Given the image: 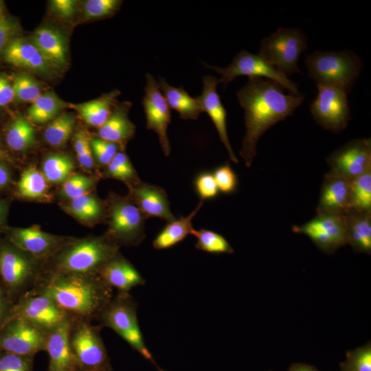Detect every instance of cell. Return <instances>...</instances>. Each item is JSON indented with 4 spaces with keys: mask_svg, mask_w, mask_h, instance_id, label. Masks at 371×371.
Returning a JSON list of instances; mask_svg holds the SVG:
<instances>
[{
    "mask_svg": "<svg viewBox=\"0 0 371 371\" xmlns=\"http://www.w3.org/2000/svg\"><path fill=\"white\" fill-rule=\"evenodd\" d=\"M283 91L272 80L252 77L237 92L239 104L245 111L246 128L239 154L247 167L253 163L258 142L263 133L291 115L303 103V95L285 94Z\"/></svg>",
    "mask_w": 371,
    "mask_h": 371,
    "instance_id": "6da1fadb",
    "label": "cell"
},
{
    "mask_svg": "<svg viewBox=\"0 0 371 371\" xmlns=\"http://www.w3.org/2000/svg\"><path fill=\"white\" fill-rule=\"evenodd\" d=\"M19 23L12 18L0 13V54L15 38L19 37Z\"/></svg>",
    "mask_w": 371,
    "mask_h": 371,
    "instance_id": "7dc6e473",
    "label": "cell"
},
{
    "mask_svg": "<svg viewBox=\"0 0 371 371\" xmlns=\"http://www.w3.org/2000/svg\"><path fill=\"white\" fill-rule=\"evenodd\" d=\"M106 172L108 177L124 181L129 186L140 181L129 158L122 151H118L106 166Z\"/></svg>",
    "mask_w": 371,
    "mask_h": 371,
    "instance_id": "f35d334b",
    "label": "cell"
},
{
    "mask_svg": "<svg viewBox=\"0 0 371 371\" xmlns=\"http://www.w3.org/2000/svg\"><path fill=\"white\" fill-rule=\"evenodd\" d=\"M98 275L110 287L120 292H128L144 285L145 280L136 268L118 252L100 269Z\"/></svg>",
    "mask_w": 371,
    "mask_h": 371,
    "instance_id": "7402d4cb",
    "label": "cell"
},
{
    "mask_svg": "<svg viewBox=\"0 0 371 371\" xmlns=\"http://www.w3.org/2000/svg\"><path fill=\"white\" fill-rule=\"evenodd\" d=\"M102 326L91 322L73 319L69 330V343L79 370L111 367L107 350L100 335Z\"/></svg>",
    "mask_w": 371,
    "mask_h": 371,
    "instance_id": "ba28073f",
    "label": "cell"
},
{
    "mask_svg": "<svg viewBox=\"0 0 371 371\" xmlns=\"http://www.w3.org/2000/svg\"><path fill=\"white\" fill-rule=\"evenodd\" d=\"M351 184L352 209L371 212V170L352 180Z\"/></svg>",
    "mask_w": 371,
    "mask_h": 371,
    "instance_id": "74e56055",
    "label": "cell"
},
{
    "mask_svg": "<svg viewBox=\"0 0 371 371\" xmlns=\"http://www.w3.org/2000/svg\"><path fill=\"white\" fill-rule=\"evenodd\" d=\"M202 81V93L196 98L203 112H205L214 123L219 139L227 150L229 159L237 164L238 159L232 148L227 131V111L216 91V87L219 84L218 79L215 76L208 75L203 76Z\"/></svg>",
    "mask_w": 371,
    "mask_h": 371,
    "instance_id": "d6986e66",
    "label": "cell"
},
{
    "mask_svg": "<svg viewBox=\"0 0 371 371\" xmlns=\"http://www.w3.org/2000/svg\"><path fill=\"white\" fill-rule=\"evenodd\" d=\"M31 291L50 297L71 317L89 322L97 319L113 297L98 274L45 270Z\"/></svg>",
    "mask_w": 371,
    "mask_h": 371,
    "instance_id": "7a4b0ae2",
    "label": "cell"
},
{
    "mask_svg": "<svg viewBox=\"0 0 371 371\" xmlns=\"http://www.w3.org/2000/svg\"><path fill=\"white\" fill-rule=\"evenodd\" d=\"M91 146L97 162L106 166L118 152V145L99 137L91 139Z\"/></svg>",
    "mask_w": 371,
    "mask_h": 371,
    "instance_id": "f6af8a7d",
    "label": "cell"
},
{
    "mask_svg": "<svg viewBox=\"0 0 371 371\" xmlns=\"http://www.w3.org/2000/svg\"><path fill=\"white\" fill-rule=\"evenodd\" d=\"M75 121L74 116L69 113L58 115L45 128V140L53 147L63 146L72 134Z\"/></svg>",
    "mask_w": 371,
    "mask_h": 371,
    "instance_id": "d6a6232c",
    "label": "cell"
},
{
    "mask_svg": "<svg viewBox=\"0 0 371 371\" xmlns=\"http://www.w3.org/2000/svg\"><path fill=\"white\" fill-rule=\"evenodd\" d=\"M19 196L27 199H38L47 195V183L43 174L35 167H28L21 174L17 183Z\"/></svg>",
    "mask_w": 371,
    "mask_h": 371,
    "instance_id": "1f68e13d",
    "label": "cell"
},
{
    "mask_svg": "<svg viewBox=\"0 0 371 371\" xmlns=\"http://www.w3.org/2000/svg\"><path fill=\"white\" fill-rule=\"evenodd\" d=\"M74 168V161L68 155L55 154L47 156L43 162V174L47 181L64 183Z\"/></svg>",
    "mask_w": 371,
    "mask_h": 371,
    "instance_id": "836d02e7",
    "label": "cell"
},
{
    "mask_svg": "<svg viewBox=\"0 0 371 371\" xmlns=\"http://www.w3.org/2000/svg\"><path fill=\"white\" fill-rule=\"evenodd\" d=\"M3 56L7 63L14 66L42 75L52 74V68L30 40L15 38L6 47Z\"/></svg>",
    "mask_w": 371,
    "mask_h": 371,
    "instance_id": "603a6c76",
    "label": "cell"
},
{
    "mask_svg": "<svg viewBox=\"0 0 371 371\" xmlns=\"http://www.w3.org/2000/svg\"><path fill=\"white\" fill-rule=\"evenodd\" d=\"M44 271L42 260L8 240L0 243V281L14 303L36 286Z\"/></svg>",
    "mask_w": 371,
    "mask_h": 371,
    "instance_id": "5b68a950",
    "label": "cell"
},
{
    "mask_svg": "<svg viewBox=\"0 0 371 371\" xmlns=\"http://www.w3.org/2000/svg\"><path fill=\"white\" fill-rule=\"evenodd\" d=\"M78 371H113L112 367L103 369L91 370H78Z\"/></svg>",
    "mask_w": 371,
    "mask_h": 371,
    "instance_id": "6f0895ef",
    "label": "cell"
},
{
    "mask_svg": "<svg viewBox=\"0 0 371 371\" xmlns=\"http://www.w3.org/2000/svg\"><path fill=\"white\" fill-rule=\"evenodd\" d=\"M350 180L328 172L320 190L317 214L345 215L352 209Z\"/></svg>",
    "mask_w": 371,
    "mask_h": 371,
    "instance_id": "e0dca14e",
    "label": "cell"
},
{
    "mask_svg": "<svg viewBox=\"0 0 371 371\" xmlns=\"http://www.w3.org/2000/svg\"><path fill=\"white\" fill-rule=\"evenodd\" d=\"M129 188L131 199L147 218L153 216L168 223L176 218L170 210L167 194L162 188L141 181Z\"/></svg>",
    "mask_w": 371,
    "mask_h": 371,
    "instance_id": "ffe728a7",
    "label": "cell"
},
{
    "mask_svg": "<svg viewBox=\"0 0 371 371\" xmlns=\"http://www.w3.org/2000/svg\"><path fill=\"white\" fill-rule=\"evenodd\" d=\"M347 244L356 252H371V212L350 210L345 214Z\"/></svg>",
    "mask_w": 371,
    "mask_h": 371,
    "instance_id": "484cf974",
    "label": "cell"
},
{
    "mask_svg": "<svg viewBox=\"0 0 371 371\" xmlns=\"http://www.w3.org/2000/svg\"><path fill=\"white\" fill-rule=\"evenodd\" d=\"M67 211L76 217L84 221H94L103 214L102 205L95 196L85 194L71 200L66 206Z\"/></svg>",
    "mask_w": 371,
    "mask_h": 371,
    "instance_id": "8d00e7d4",
    "label": "cell"
},
{
    "mask_svg": "<svg viewBox=\"0 0 371 371\" xmlns=\"http://www.w3.org/2000/svg\"><path fill=\"white\" fill-rule=\"evenodd\" d=\"M12 80L14 100L19 102L32 103L42 94L40 82L26 73L15 74Z\"/></svg>",
    "mask_w": 371,
    "mask_h": 371,
    "instance_id": "d590c367",
    "label": "cell"
},
{
    "mask_svg": "<svg viewBox=\"0 0 371 371\" xmlns=\"http://www.w3.org/2000/svg\"><path fill=\"white\" fill-rule=\"evenodd\" d=\"M47 335L32 324L14 317L0 330V350L34 357L37 352L45 351Z\"/></svg>",
    "mask_w": 371,
    "mask_h": 371,
    "instance_id": "4fadbf2b",
    "label": "cell"
},
{
    "mask_svg": "<svg viewBox=\"0 0 371 371\" xmlns=\"http://www.w3.org/2000/svg\"><path fill=\"white\" fill-rule=\"evenodd\" d=\"M71 318L48 333L45 351L49 355L47 371H78L69 343Z\"/></svg>",
    "mask_w": 371,
    "mask_h": 371,
    "instance_id": "44dd1931",
    "label": "cell"
},
{
    "mask_svg": "<svg viewBox=\"0 0 371 371\" xmlns=\"http://www.w3.org/2000/svg\"><path fill=\"white\" fill-rule=\"evenodd\" d=\"M0 161L6 163H14V159L8 150L3 146L0 139Z\"/></svg>",
    "mask_w": 371,
    "mask_h": 371,
    "instance_id": "db71d44e",
    "label": "cell"
},
{
    "mask_svg": "<svg viewBox=\"0 0 371 371\" xmlns=\"http://www.w3.org/2000/svg\"><path fill=\"white\" fill-rule=\"evenodd\" d=\"M5 140L10 150L17 153L27 151L36 142L35 128L28 119L17 114L5 128Z\"/></svg>",
    "mask_w": 371,
    "mask_h": 371,
    "instance_id": "f546056e",
    "label": "cell"
},
{
    "mask_svg": "<svg viewBox=\"0 0 371 371\" xmlns=\"http://www.w3.org/2000/svg\"><path fill=\"white\" fill-rule=\"evenodd\" d=\"M307 48L306 37L300 30L279 27L262 40L258 54L287 77L296 73L302 74L297 66L298 59Z\"/></svg>",
    "mask_w": 371,
    "mask_h": 371,
    "instance_id": "52a82bcc",
    "label": "cell"
},
{
    "mask_svg": "<svg viewBox=\"0 0 371 371\" xmlns=\"http://www.w3.org/2000/svg\"><path fill=\"white\" fill-rule=\"evenodd\" d=\"M6 213L7 206L3 202L0 201V224H1L4 221Z\"/></svg>",
    "mask_w": 371,
    "mask_h": 371,
    "instance_id": "9f6ffc18",
    "label": "cell"
},
{
    "mask_svg": "<svg viewBox=\"0 0 371 371\" xmlns=\"http://www.w3.org/2000/svg\"><path fill=\"white\" fill-rule=\"evenodd\" d=\"M107 237H91L67 242L54 256L45 271L77 274H98L119 251Z\"/></svg>",
    "mask_w": 371,
    "mask_h": 371,
    "instance_id": "3957f363",
    "label": "cell"
},
{
    "mask_svg": "<svg viewBox=\"0 0 371 371\" xmlns=\"http://www.w3.org/2000/svg\"><path fill=\"white\" fill-rule=\"evenodd\" d=\"M326 161L330 172L352 181L371 170V140L350 141L332 153Z\"/></svg>",
    "mask_w": 371,
    "mask_h": 371,
    "instance_id": "9a60e30c",
    "label": "cell"
},
{
    "mask_svg": "<svg viewBox=\"0 0 371 371\" xmlns=\"http://www.w3.org/2000/svg\"><path fill=\"white\" fill-rule=\"evenodd\" d=\"M3 10V2L0 1V13H2Z\"/></svg>",
    "mask_w": 371,
    "mask_h": 371,
    "instance_id": "680465c9",
    "label": "cell"
},
{
    "mask_svg": "<svg viewBox=\"0 0 371 371\" xmlns=\"http://www.w3.org/2000/svg\"><path fill=\"white\" fill-rule=\"evenodd\" d=\"M156 368L158 370V371H166V370L161 369V368H159L157 365L156 366Z\"/></svg>",
    "mask_w": 371,
    "mask_h": 371,
    "instance_id": "91938a15",
    "label": "cell"
},
{
    "mask_svg": "<svg viewBox=\"0 0 371 371\" xmlns=\"http://www.w3.org/2000/svg\"><path fill=\"white\" fill-rule=\"evenodd\" d=\"M97 320L102 327L113 330L144 359L157 366L140 330L137 317V304L128 292L117 291Z\"/></svg>",
    "mask_w": 371,
    "mask_h": 371,
    "instance_id": "8992f818",
    "label": "cell"
},
{
    "mask_svg": "<svg viewBox=\"0 0 371 371\" xmlns=\"http://www.w3.org/2000/svg\"><path fill=\"white\" fill-rule=\"evenodd\" d=\"M119 94V91L114 90L95 100L69 105L78 112L87 124L99 128L109 117Z\"/></svg>",
    "mask_w": 371,
    "mask_h": 371,
    "instance_id": "83f0119b",
    "label": "cell"
},
{
    "mask_svg": "<svg viewBox=\"0 0 371 371\" xmlns=\"http://www.w3.org/2000/svg\"><path fill=\"white\" fill-rule=\"evenodd\" d=\"M14 100L12 84L0 74V106H5Z\"/></svg>",
    "mask_w": 371,
    "mask_h": 371,
    "instance_id": "816d5d0a",
    "label": "cell"
},
{
    "mask_svg": "<svg viewBox=\"0 0 371 371\" xmlns=\"http://www.w3.org/2000/svg\"><path fill=\"white\" fill-rule=\"evenodd\" d=\"M157 83L169 107L177 111L181 119L196 120L203 113L197 98L191 97L182 87H175L164 78H159Z\"/></svg>",
    "mask_w": 371,
    "mask_h": 371,
    "instance_id": "4316f807",
    "label": "cell"
},
{
    "mask_svg": "<svg viewBox=\"0 0 371 371\" xmlns=\"http://www.w3.org/2000/svg\"><path fill=\"white\" fill-rule=\"evenodd\" d=\"M146 219L131 198L116 197L112 199L110 205L106 237L118 247L119 245H137L145 238Z\"/></svg>",
    "mask_w": 371,
    "mask_h": 371,
    "instance_id": "9c48e42d",
    "label": "cell"
},
{
    "mask_svg": "<svg viewBox=\"0 0 371 371\" xmlns=\"http://www.w3.org/2000/svg\"><path fill=\"white\" fill-rule=\"evenodd\" d=\"M14 304L0 281V330L12 319Z\"/></svg>",
    "mask_w": 371,
    "mask_h": 371,
    "instance_id": "f907efd6",
    "label": "cell"
},
{
    "mask_svg": "<svg viewBox=\"0 0 371 371\" xmlns=\"http://www.w3.org/2000/svg\"><path fill=\"white\" fill-rule=\"evenodd\" d=\"M146 77L145 94L142 100L146 115V126L147 129L156 133L164 154L169 156L171 148L167 130L171 121L170 108L155 77L150 74H146Z\"/></svg>",
    "mask_w": 371,
    "mask_h": 371,
    "instance_id": "2e32d148",
    "label": "cell"
},
{
    "mask_svg": "<svg viewBox=\"0 0 371 371\" xmlns=\"http://www.w3.org/2000/svg\"><path fill=\"white\" fill-rule=\"evenodd\" d=\"M66 106L68 104L54 93L45 92L42 93L28 108L27 111L28 120L38 124L52 121Z\"/></svg>",
    "mask_w": 371,
    "mask_h": 371,
    "instance_id": "4dcf8cb0",
    "label": "cell"
},
{
    "mask_svg": "<svg viewBox=\"0 0 371 371\" xmlns=\"http://www.w3.org/2000/svg\"><path fill=\"white\" fill-rule=\"evenodd\" d=\"M289 371H316L313 367L305 364H294L293 365Z\"/></svg>",
    "mask_w": 371,
    "mask_h": 371,
    "instance_id": "11a10c76",
    "label": "cell"
},
{
    "mask_svg": "<svg viewBox=\"0 0 371 371\" xmlns=\"http://www.w3.org/2000/svg\"><path fill=\"white\" fill-rule=\"evenodd\" d=\"M308 76L317 86L334 87L348 93L363 67L360 58L349 49L315 51L306 55Z\"/></svg>",
    "mask_w": 371,
    "mask_h": 371,
    "instance_id": "277c9868",
    "label": "cell"
},
{
    "mask_svg": "<svg viewBox=\"0 0 371 371\" xmlns=\"http://www.w3.org/2000/svg\"><path fill=\"white\" fill-rule=\"evenodd\" d=\"M122 1L88 0L83 6L84 17L87 19H98L113 15L120 8Z\"/></svg>",
    "mask_w": 371,
    "mask_h": 371,
    "instance_id": "60d3db41",
    "label": "cell"
},
{
    "mask_svg": "<svg viewBox=\"0 0 371 371\" xmlns=\"http://www.w3.org/2000/svg\"><path fill=\"white\" fill-rule=\"evenodd\" d=\"M130 107L128 102L115 106L106 122L98 128V137L118 146H124L130 140L135 131V126L128 117Z\"/></svg>",
    "mask_w": 371,
    "mask_h": 371,
    "instance_id": "d4e9b609",
    "label": "cell"
},
{
    "mask_svg": "<svg viewBox=\"0 0 371 371\" xmlns=\"http://www.w3.org/2000/svg\"><path fill=\"white\" fill-rule=\"evenodd\" d=\"M8 240L42 260L52 258L67 243L63 238L31 227L11 229Z\"/></svg>",
    "mask_w": 371,
    "mask_h": 371,
    "instance_id": "ac0fdd59",
    "label": "cell"
},
{
    "mask_svg": "<svg viewBox=\"0 0 371 371\" xmlns=\"http://www.w3.org/2000/svg\"><path fill=\"white\" fill-rule=\"evenodd\" d=\"M52 11L62 19L72 18L77 10V1L74 0H53L50 1Z\"/></svg>",
    "mask_w": 371,
    "mask_h": 371,
    "instance_id": "681fc988",
    "label": "cell"
},
{
    "mask_svg": "<svg viewBox=\"0 0 371 371\" xmlns=\"http://www.w3.org/2000/svg\"><path fill=\"white\" fill-rule=\"evenodd\" d=\"M191 234L197 239L195 244L197 249L213 254H232L234 252L227 240L216 232L205 229L196 230L194 228Z\"/></svg>",
    "mask_w": 371,
    "mask_h": 371,
    "instance_id": "e575fe53",
    "label": "cell"
},
{
    "mask_svg": "<svg viewBox=\"0 0 371 371\" xmlns=\"http://www.w3.org/2000/svg\"><path fill=\"white\" fill-rule=\"evenodd\" d=\"M317 87V97L310 106L314 120L326 130L341 131L350 117L347 93L334 87Z\"/></svg>",
    "mask_w": 371,
    "mask_h": 371,
    "instance_id": "7c38bea8",
    "label": "cell"
},
{
    "mask_svg": "<svg viewBox=\"0 0 371 371\" xmlns=\"http://www.w3.org/2000/svg\"><path fill=\"white\" fill-rule=\"evenodd\" d=\"M295 233L307 236L322 251L334 253L347 244V229L345 215L317 214L301 225H294Z\"/></svg>",
    "mask_w": 371,
    "mask_h": 371,
    "instance_id": "5bb4252c",
    "label": "cell"
},
{
    "mask_svg": "<svg viewBox=\"0 0 371 371\" xmlns=\"http://www.w3.org/2000/svg\"><path fill=\"white\" fill-rule=\"evenodd\" d=\"M11 174L6 162L0 161V190L8 186Z\"/></svg>",
    "mask_w": 371,
    "mask_h": 371,
    "instance_id": "f5cc1de1",
    "label": "cell"
},
{
    "mask_svg": "<svg viewBox=\"0 0 371 371\" xmlns=\"http://www.w3.org/2000/svg\"><path fill=\"white\" fill-rule=\"evenodd\" d=\"M344 371H371V346L368 343L347 353Z\"/></svg>",
    "mask_w": 371,
    "mask_h": 371,
    "instance_id": "b9f144b4",
    "label": "cell"
},
{
    "mask_svg": "<svg viewBox=\"0 0 371 371\" xmlns=\"http://www.w3.org/2000/svg\"><path fill=\"white\" fill-rule=\"evenodd\" d=\"M213 175L218 190L226 194L235 191L238 179L228 162L216 168Z\"/></svg>",
    "mask_w": 371,
    "mask_h": 371,
    "instance_id": "bcb514c9",
    "label": "cell"
},
{
    "mask_svg": "<svg viewBox=\"0 0 371 371\" xmlns=\"http://www.w3.org/2000/svg\"><path fill=\"white\" fill-rule=\"evenodd\" d=\"M95 184V179L83 175L70 176L63 184L60 194L64 198L74 199L85 194Z\"/></svg>",
    "mask_w": 371,
    "mask_h": 371,
    "instance_id": "ab89813d",
    "label": "cell"
},
{
    "mask_svg": "<svg viewBox=\"0 0 371 371\" xmlns=\"http://www.w3.org/2000/svg\"><path fill=\"white\" fill-rule=\"evenodd\" d=\"M74 147L79 164L86 169H91L94 158L91 146V139L82 131H77L74 137Z\"/></svg>",
    "mask_w": 371,
    "mask_h": 371,
    "instance_id": "ee69618b",
    "label": "cell"
},
{
    "mask_svg": "<svg viewBox=\"0 0 371 371\" xmlns=\"http://www.w3.org/2000/svg\"><path fill=\"white\" fill-rule=\"evenodd\" d=\"M201 200L194 210L187 216H181L168 222L162 231L153 242V247L158 250L170 248L182 241L188 235L191 234L194 227L192 224L193 218L203 206Z\"/></svg>",
    "mask_w": 371,
    "mask_h": 371,
    "instance_id": "f1b7e54d",
    "label": "cell"
},
{
    "mask_svg": "<svg viewBox=\"0 0 371 371\" xmlns=\"http://www.w3.org/2000/svg\"><path fill=\"white\" fill-rule=\"evenodd\" d=\"M203 65L205 67L212 69L221 75L218 83L223 84L224 87L236 77L247 76L249 78L260 77L272 80L291 93L299 95L297 85L267 63L259 54H253L247 51L242 50L225 68L205 63Z\"/></svg>",
    "mask_w": 371,
    "mask_h": 371,
    "instance_id": "30bf717a",
    "label": "cell"
},
{
    "mask_svg": "<svg viewBox=\"0 0 371 371\" xmlns=\"http://www.w3.org/2000/svg\"><path fill=\"white\" fill-rule=\"evenodd\" d=\"M195 188L202 201L214 198L219 191L214 175L210 172L199 175L195 180Z\"/></svg>",
    "mask_w": 371,
    "mask_h": 371,
    "instance_id": "c3c4849f",
    "label": "cell"
},
{
    "mask_svg": "<svg viewBox=\"0 0 371 371\" xmlns=\"http://www.w3.org/2000/svg\"><path fill=\"white\" fill-rule=\"evenodd\" d=\"M24 319L47 333L72 318L48 296L30 291L12 308V317Z\"/></svg>",
    "mask_w": 371,
    "mask_h": 371,
    "instance_id": "8fae6325",
    "label": "cell"
},
{
    "mask_svg": "<svg viewBox=\"0 0 371 371\" xmlns=\"http://www.w3.org/2000/svg\"><path fill=\"white\" fill-rule=\"evenodd\" d=\"M30 41L52 69H63L67 64V49L63 35L56 30L41 27L32 34Z\"/></svg>",
    "mask_w": 371,
    "mask_h": 371,
    "instance_id": "cb8c5ba5",
    "label": "cell"
},
{
    "mask_svg": "<svg viewBox=\"0 0 371 371\" xmlns=\"http://www.w3.org/2000/svg\"><path fill=\"white\" fill-rule=\"evenodd\" d=\"M34 357L0 350V371H33Z\"/></svg>",
    "mask_w": 371,
    "mask_h": 371,
    "instance_id": "7bdbcfd3",
    "label": "cell"
}]
</instances>
